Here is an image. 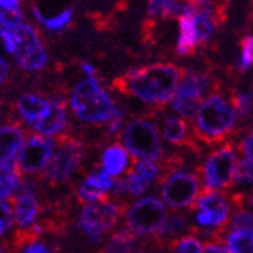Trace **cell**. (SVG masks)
Wrapping results in <instances>:
<instances>
[{"label": "cell", "instance_id": "29", "mask_svg": "<svg viewBox=\"0 0 253 253\" xmlns=\"http://www.w3.org/2000/svg\"><path fill=\"white\" fill-rule=\"evenodd\" d=\"M247 230L253 232V213L249 211L247 208H238L233 210L230 221L227 225V230Z\"/></svg>", "mask_w": 253, "mask_h": 253}, {"label": "cell", "instance_id": "3", "mask_svg": "<svg viewBox=\"0 0 253 253\" xmlns=\"http://www.w3.org/2000/svg\"><path fill=\"white\" fill-rule=\"evenodd\" d=\"M70 107L76 118L90 125L107 126L118 112L111 95L103 89L96 76H85L73 87Z\"/></svg>", "mask_w": 253, "mask_h": 253}, {"label": "cell", "instance_id": "20", "mask_svg": "<svg viewBox=\"0 0 253 253\" xmlns=\"http://www.w3.org/2000/svg\"><path fill=\"white\" fill-rule=\"evenodd\" d=\"M197 36L194 30V22H193V9L185 13L179 17V38H177V45L175 50L180 56H186L191 54L197 45Z\"/></svg>", "mask_w": 253, "mask_h": 253}, {"label": "cell", "instance_id": "38", "mask_svg": "<svg viewBox=\"0 0 253 253\" xmlns=\"http://www.w3.org/2000/svg\"><path fill=\"white\" fill-rule=\"evenodd\" d=\"M8 75H9V65L2 56H0V87L5 84Z\"/></svg>", "mask_w": 253, "mask_h": 253}, {"label": "cell", "instance_id": "22", "mask_svg": "<svg viewBox=\"0 0 253 253\" xmlns=\"http://www.w3.org/2000/svg\"><path fill=\"white\" fill-rule=\"evenodd\" d=\"M191 5H182L177 0H151L148 13L152 17H167V16H182L191 11Z\"/></svg>", "mask_w": 253, "mask_h": 253}, {"label": "cell", "instance_id": "27", "mask_svg": "<svg viewBox=\"0 0 253 253\" xmlns=\"http://www.w3.org/2000/svg\"><path fill=\"white\" fill-rule=\"evenodd\" d=\"M134 172L137 174V177L145 183L148 188L154 185L156 179H159L160 175V163L152 162V160H140L132 167Z\"/></svg>", "mask_w": 253, "mask_h": 253}, {"label": "cell", "instance_id": "19", "mask_svg": "<svg viewBox=\"0 0 253 253\" xmlns=\"http://www.w3.org/2000/svg\"><path fill=\"white\" fill-rule=\"evenodd\" d=\"M190 228L191 225H188V214L182 211H174L168 214V219L165 221L160 232L149 241H152L154 246L159 249H169L174 241L185 236L183 233Z\"/></svg>", "mask_w": 253, "mask_h": 253}, {"label": "cell", "instance_id": "37", "mask_svg": "<svg viewBox=\"0 0 253 253\" xmlns=\"http://www.w3.org/2000/svg\"><path fill=\"white\" fill-rule=\"evenodd\" d=\"M204 253H232V252L225 247H222L221 244H217V243H205Z\"/></svg>", "mask_w": 253, "mask_h": 253}, {"label": "cell", "instance_id": "23", "mask_svg": "<svg viewBox=\"0 0 253 253\" xmlns=\"http://www.w3.org/2000/svg\"><path fill=\"white\" fill-rule=\"evenodd\" d=\"M137 244V236L129 228H122L114 233L107 244L98 253H130V249Z\"/></svg>", "mask_w": 253, "mask_h": 253}, {"label": "cell", "instance_id": "39", "mask_svg": "<svg viewBox=\"0 0 253 253\" xmlns=\"http://www.w3.org/2000/svg\"><path fill=\"white\" fill-rule=\"evenodd\" d=\"M20 0H0V9H16Z\"/></svg>", "mask_w": 253, "mask_h": 253}, {"label": "cell", "instance_id": "21", "mask_svg": "<svg viewBox=\"0 0 253 253\" xmlns=\"http://www.w3.org/2000/svg\"><path fill=\"white\" fill-rule=\"evenodd\" d=\"M127 154L123 146L118 143L107 146L101 154V167L103 169L111 175H122L127 169Z\"/></svg>", "mask_w": 253, "mask_h": 253}, {"label": "cell", "instance_id": "15", "mask_svg": "<svg viewBox=\"0 0 253 253\" xmlns=\"http://www.w3.org/2000/svg\"><path fill=\"white\" fill-rule=\"evenodd\" d=\"M14 202V221L19 230L33 228L43 213V205L39 194L17 193L13 197Z\"/></svg>", "mask_w": 253, "mask_h": 253}, {"label": "cell", "instance_id": "12", "mask_svg": "<svg viewBox=\"0 0 253 253\" xmlns=\"http://www.w3.org/2000/svg\"><path fill=\"white\" fill-rule=\"evenodd\" d=\"M14 54L17 65L25 72H38L47 65L48 56L38 31L28 24H22L13 31Z\"/></svg>", "mask_w": 253, "mask_h": 253}, {"label": "cell", "instance_id": "14", "mask_svg": "<svg viewBox=\"0 0 253 253\" xmlns=\"http://www.w3.org/2000/svg\"><path fill=\"white\" fill-rule=\"evenodd\" d=\"M27 130L22 126L20 120L9 118L0 125V165L13 163L25 141Z\"/></svg>", "mask_w": 253, "mask_h": 253}, {"label": "cell", "instance_id": "26", "mask_svg": "<svg viewBox=\"0 0 253 253\" xmlns=\"http://www.w3.org/2000/svg\"><path fill=\"white\" fill-rule=\"evenodd\" d=\"M193 22H194L197 42L202 43L210 39V36L213 35V28H214L210 9L204 6H201L199 9L193 8Z\"/></svg>", "mask_w": 253, "mask_h": 253}, {"label": "cell", "instance_id": "5", "mask_svg": "<svg viewBox=\"0 0 253 253\" xmlns=\"http://www.w3.org/2000/svg\"><path fill=\"white\" fill-rule=\"evenodd\" d=\"M56 148L47 165L39 175V180L48 186H59L69 182L80 171L83 159L85 156V143L78 135L64 132L54 138Z\"/></svg>", "mask_w": 253, "mask_h": 253}, {"label": "cell", "instance_id": "16", "mask_svg": "<svg viewBox=\"0 0 253 253\" xmlns=\"http://www.w3.org/2000/svg\"><path fill=\"white\" fill-rule=\"evenodd\" d=\"M162 135L169 145L177 148H186L193 152H201L199 143L196 141L193 132H190V125L182 117L168 115L162 120Z\"/></svg>", "mask_w": 253, "mask_h": 253}, {"label": "cell", "instance_id": "34", "mask_svg": "<svg viewBox=\"0 0 253 253\" xmlns=\"http://www.w3.org/2000/svg\"><path fill=\"white\" fill-rule=\"evenodd\" d=\"M253 65V36H246L241 42V56L238 62L239 72H246Z\"/></svg>", "mask_w": 253, "mask_h": 253}, {"label": "cell", "instance_id": "17", "mask_svg": "<svg viewBox=\"0 0 253 253\" xmlns=\"http://www.w3.org/2000/svg\"><path fill=\"white\" fill-rule=\"evenodd\" d=\"M16 112L22 122H25L31 129L50 112L51 103L45 96L35 92L20 93L16 100Z\"/></svg>", "mask_w": 253, "mask_h": 253}, {"label": "cell", "instance_id": "4", "mask_svg": "<svg viewBox=\"0 0 253 253\" xmlns=\"http://www.w3.org/2000/svg\"><path fill=\"white\" fill-rule=\"evenodd\" d=\"M160 194L169 208L191 210L201 197V172L199 168L191 171L186 167L175 168L168 163H160Z\"/></svg>", "mask_w": 253, "mask_h": 253}, {"label": "cell", "instance_id": "18", "mask_svg": "<svg viewBox=\"0 0 253 253\" xmlns=\"http://www.w3.org/2000/svg\"><path fill=\"white\" fill-rule=\"evenodd\" d=\"M50 112L42 118L41 122L33 127L35 132H39L42 135H61L64 134L65 127L69 125V115H67V104L62 96H53Z\"/></svg>", "mask_w": 253, "mask_h": 253}, {"label": "cell", "instance_id": "42", "mask_svg": "<svg viewBox=\"0 0 253 253\" xmlns=\"http://www.w3.org/2000/svg\"><path fill=\"white\" fill-rule=\"evenodd\" d=\"M130 253H157V252H145V250H140V252H130Z\"/></svg>", "mask_w": 253, "mask_h": 253}, {"label": "cell", "instance_id": "11", "mask_svg": "<svg viewBox=\"0 0 253 253\" xmlns=\"http://www.w3.org/2000/svg\"><path fill=\"white\" fill-rule=\"evenodd\" d=\"M210 89L211 81L208 80V76L197 72H186L172 98L171 109L179 115L193 120Z\"/></svg>", "mask_w": 253, "mask_h": 253}, {"label": "cell", "instance_id": "40", "mask_svg": "<svg viewBox=\"0 0 253 253\" xmlns=\"http://www.w3.org/2000/svg\"><path fill=\"white\" fill-rule=\"evenodd\" d=\"M81 69L83 72L85 73V76H95V69H93V65L89 64V62H83L81 64Z\"/></svg>", "mask_w": 253, "mask_h": 253}, {"label": "cell", "instance_id": "30", "mask_svg": "<svg viewBox=\"0 0 253 253\" xmlns=\"http://www.w3.org/2000/svg\"><path fill=\"white\" fill-rule=\"evenodd\" d=\"M232 104L238 117H249L253 109V93L252 92H236L232 96Z\"/></svg>", "mask_w": 253, "mask_h": 253}, {"label": "cell", "instance_id": "7", "mask_svg": "<svg viewBox=\"0 0 253 253\" xmlns=\"http://www.w3.org/2000/svg\"><path fill=\"white\" fill-rule=\"evenodd\" d=\"M122 143L134 159L152 162L165 159V146L159 127L151 120L137 118L129 122L122 134Z\"/></svg>", "mask_w": 253, "mask_h": 253}, {"label": "cell", "instance_id": "1", "mask_svg": "<svg viewBox=\"0 0 253 253\" xmlns=\"http://www.w3.org/2000/svg\"><path fill=\"white\" fill-rule=\"evenodd\" d=\"M180 80L182 72L177 65L160 62L129 70L114 83V87L149 106L162 107L174 98Z\"/></svg>", "mask_w": 253, "mask_h": 253}, {"label": "cell", "instance_id": "33", "mask_svg": "<svg viewBox=\"0 0 253 253\" xmlns=\"http://www.w3.org/2000/svg\"><path fill=\"white\" fill-rule=\"evenodd\" d=\"M235 185H253V162L249 159L239 160L235 171Z\"/></svg>", "mask_w": 253, "mask_h": 253}, {"label": "cell", "instance_id": "28", "mask_svg": "<svg viewBox=\"0 0 253 253\" xmlns=\"http://www.w3.org/2000/svg\"><path fill=\"white\" fill-rule=\"evenodd\" d=\"M168 250L169 253H204L201 239L193 233H186L185 236L175 239Z\"/></svg>", "mask_w": 253, "mask_h": 253}, {"label": "cell", "instance_id": "36", "mask_svg": "<svg viewBox=\"0 0 253 253\" xmlns=\"http://www.w3.org/2000/svg\"><path fill=\"white\" fill-rule=\"evenodd\" d=\"M24 253H53V252L45 243H43V241L38 239V241H35V243L28 244L24 249Z\"/></svg>", "mask_w": 253, "mask_h": 253}, {"label": "cell", "instance_id": "13", "mask_svg": "<svg viewBox=\"0 0 253 253\" xmlns=\"http://www.w3.org/2000/svg\"><path fill=\"white\" fill-rule=\"evenodd\" d=\"M115 179L111 174H107L104 169L93 171L87 174L76 188V197L78 201L85 204H93V202H104L109 201L107 193L112 191Z\"/></svg>", "mask_w": 253, "mask_h": 253}, {"label": "cell", "instance_id": "6", "mask_svg": "<svg viewBox=\"0 0 253 253\" xmlns=\"http://www.w3.org/2000/svg\"><path fill=\"white\" fill-rule=\"evenodd\" d=\"M127 205L125 201L114 202H93L85 204L78 217V228L92 244H100L101 241L117 228L120 219L125 216Z\"/></svg>", "mask_w": 253, "mask_h": 253}, {"label": "cell", "instance_id": "35", "mask_svg": "<svg viewBox=\"0 0 253 253\" xmlns=\"http://www.w3.org/2000/svg\"><path fill=\"white\" fill-rule=\"evenodd\" d=\"M239 149L246 154V157L253 162V132H249L239 143Z\"/></svg>", "mask_w": 253, "mask_h": 253}, {"label": "cell", "instance_id": "10", "mask_svg": "<svg viewBox=\"0 0 253 253\" xmlns=\"http://www.w3.org/2000/svg\"><path fill=\"white\" fill-rule=\"evenodd\" d=\"M56 141L39 134V132L27 130L25 141L17 156L16 165L22 175H41L53 156Z\"/></svg>", "mask_w": 253, "mask_h": 253}, {"label": "cell", "instance_id": "8", "mask_svg": "<svg viewBox=\"0 0 253 253\" xmlns=\"http://www.w3.org/2000/svg\"><path fill=\"white\" fill-rule=\"evenodd\" d=\"M125 227L137 238H154L168 219V210L156 196H148L132 204L125 213Z\"/></svg>", "mask_w": 253, "mask_h": 253}, {"label": "cell", "instance_id": "41", "mask_svg": "<svg viewBox=\"0 0 253 253\" xmlns=\"http://www.w3.org/2000/svg\"><path fill=\"white\" fill-rule=\"evenodd\" d=\"M246 207H250V208H252V213H253V193H252V194H247Z\"/></svg>", "mask_w": 253, "mask_h": 253}, {"label": "cell", "instance_id": "25", "mask_svg": "<svg viewBox=\"0 0 253 253\" xmlns=\"http://www.w3.org/2000/svg\"><path fill=\"white\" fill-rule=\"evenodd\" d=\"M224 243L232 253H253V232L232 230L225 235Z\"/></svg>", "mask_w": 253, "mask_h": 253}, {"label": "cell", "instance_id": "2", "mask_svg": "<svg viewBox=\"0 0 253 253\" xmlns=\"http://www.w3.org/2000/svg\"><path fill=\"white\" fill-rule=\"evenodd\" d=\"M236 112L222 95H211L193 118V135L199 145L214 146L228 141L236 130Z\"/></svg>", "mask_w": 253, "mask_h": 253}, {"label": "cell", "instance_id": "9", "mask_svg": "<svg viewBox=\"0 0 253 253\" xmlns=\"http://www.w3.org/2000/svg\"><path fill=\"white\" fill-rule=\"evenodd\" d=\"M236 154L235 143L227 141L219 149L213 151L199 167L201 177L207 190H228L235 186Z\"/></svg>", "mask_w": 253, "mask_h": 253}, {"label": "cell", "instance_id": "31", "mask_svg": "<svg viewBox=\"0 0 253 253\" xmlns=\"http://www.w3.org/2000/svg\"><path fill=\"white\" fill-rule=\"evenodd\" d=\"M14 224V202L5 201L0 202V236L9 232V228Z\"/></svg>", "mask_w": 253, "mask_h": 253}, {"label": "cell", "instance_id": "32", "mask_svg": "<svg viewBox=\"0 0 253 253\" xmlns=\"http://www.w3.org/2000/svg\"><path fill=\"white\" fill-rule=\"evenodd\" d=\"M22 20H24V16H22L20 8L2 9V11H0V25H2V28H5L8 31L17 30L22 25Z\"/></svg>", "mask_w": 253, "mask_h": 253}, {"label": "cell", "instance_id": "24", "mask_svg": "<svg viewBox=\"0 0 253 253\" xmlns=\"http://www.w3.org/2000/svg\"><path fill=\"white\" fill-rule=\"evenodd\" d=\"M33 14H35V17H36V20L39 22V24H42L50 31L64 30L65 27H69V24L73 19V13H72V9H69V8L62 9L61 13L54 14V16H45L38 6H35V8H33Z\"/></svg>", "mask_w": 253, "mask_h": 253}]
</instances>
